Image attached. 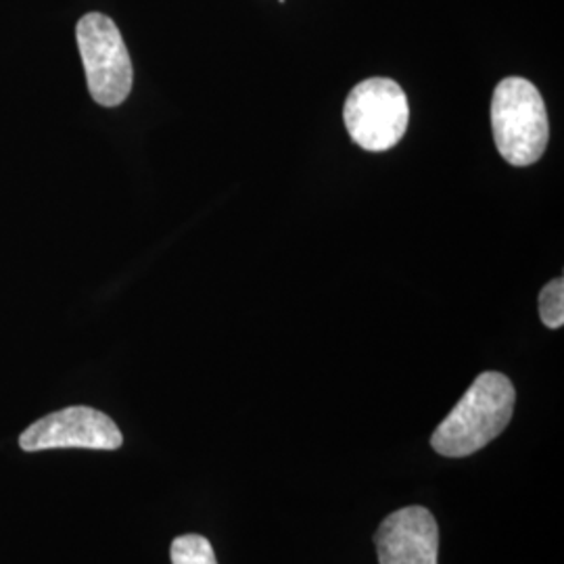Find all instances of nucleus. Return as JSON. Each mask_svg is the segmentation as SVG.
<instances>
[{"mask_svg":"<svg viewBox=\"0 0 564 564\" xmlns=\"http://www.w3.org/2000/svg\"><path fill=\"white\" fill-rule=\"evenodd\" d=\"M375 542L381 564H440V527L423 506H408L389 514Z\"/></svg>","mask_w":564,"mask_h":564,"instance_id":"nucleus-6","label":"nucleus"},{"mask_svg":"<svg viewBox=\"0 0 564 564\" xmlns=\"http://www.w3.org/2000/svg\"><path fill=\"white\" fill-rule=\"evenodd\" d=\"M345 128L351 141L366 151H389L402 141L410 107L402 86L389 78H370L351 88L345 109Z\"/></svg>","mask_w":564,"mask_h":564,"instance_id":"nucleus-4","label":"nucleus"},{"mask_svg":"<svg viewBox=\"0 0 564 564\" xmlns=\"http://www.w3.org/2000/svg\"><path fill=\"white\" fill-rule=\"evenodd\" d=\"M123 444L118 424L113 423L101 410L88 405H69L57 412L42 416L41 421L30 424L20 437L23 452L42 449H120Z\"/></svg>","mask_w":564,"mask_h":564,"instance_id":"nucleus-5","label":"nucleus"},{"mask_svg":"<svg viewBox=\"0 0 564 564\" xmlns=\"http://www.w3.org/2000/svg\"><path fill=\"white\" fill-rule=\"evenodd\" d=\"M540 316L547 328H561L564 324V281L547 282L540 293Z\"/></svg>","mask_w":564,"mask_h":564,"instance_id":"nucleus-8","label":"nucleus"},{"mask_svg":"<svg viewBox=\"0 0 564 564\" xmlns=\"http://www.w3.org/2000/svg\"><path fill=\"white\" fill-rule=\"evenodd\" d=\"M514 384L502 372L479 375L431 437L445 458H466L494 442L512 421Z\"/></svg>","mask_w":564,"mask_h":564,"instance_id":"nucleus-1","label":"nucleus"},{"mask_svg":"<svg viewBox=\"0 0 564 564\" xmlns=\"http://www.w3.org/2000/svg\"><path fill=\"white\" fill-rule=\"evenodd\" d=\"M172 564H218L216 552L203 535H181L172 542L170 547Z\"/></svg>","mask_w":564,"mask_h":564,"instance_id":"nucleus-7","label":"nucleus"},{"mask_svg":"<svg viewBox=\"0 0 564 564\" xmlns=\"http://www.w3.org/2000/svg\"><path fill=\"white\" fill-rule=\"evenodd\" d=\"M76 41L88 82V93L102 107H118L128 99L134 69L118 25L102 13L78 21Z\"/></svg>","mask_w":564,"mask_h":564,"instance_id":"nucleus-3","label":"nucleus"},{"mask_svg":"<svg viewBox=\"0 0 564 564\" xmlns=\"http://www.w3.org/2000/svg\"><path fill=\"white\" fill-rule=\"evenodd\" d=\"M491 128L500 155L510 165L540 162L550 141L545 102L524 78H506L491 99Z\"/></svg>","mask_w":564,"mask_h":564,"instance_id":"nucleus-2","label":"nucleus"}]
</instances>
